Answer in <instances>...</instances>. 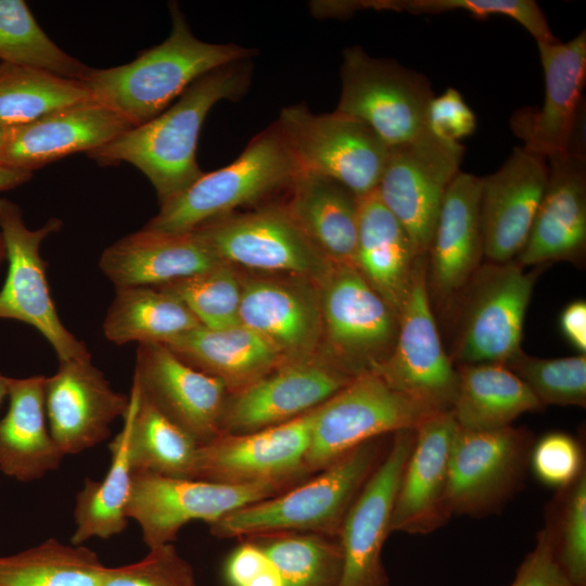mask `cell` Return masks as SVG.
<instances>
[{
  "instance_id": "6da1fadb",
  "label": "cell",
  "mask_w": 586,
  "mask_h": 586,
  "mask_svg": "<svg viewBox=\"0 0 586 586\" xmlns=\"http://www.w3.org/2000/svg\"><path fill=\"white\" fill-rule=\"evenodd\" d=\"M250 78L246 61L214 69L192 82L160 115L87 154L100 165H133L150 180L163 204L204 174L196 148L206 115L219 101L239 99Z\"/></svg>"
},
{
  "instance_id": "7a4b0ae2",
  "label": "cell",
  "mask_w": 586,
  "mask_h": 586,
  "mask_svg": "<svg viewBox=\"0 0 586 586\" xmlns=\"http://www.w3.org/2000/svg\"><path fill=\"white\" fill-rule=\"evenodd\" d=\"M169 9L171 29L162 43L142 51L130 63L91 68L82 80L93 100L133 127L160 115L203 75L258 53L234 43L202 41L191 31L179 7L170 4Z\"/></svg>"
},
{
  "instance_id": "3957f363",
  "label": "cell",
  "mask_w": 586,
  "mask_h": 586,
  "mask_svg": "<svg viewBox=\"0 0 586 586\" xmlns=\"http://www.w3.org/2000/svg\"><path fill=\"white\" fill-rule=\"evenodd\" d=\"M392 435L367 441L302 483L209 524L217 538L278 532L339 537L345 518L388 450Z\"/></svg>"
},
{
  "instance_id": "277c9868",
  "label": "cell",
  "mask_w": 586,
  "mask_h": 586,
  "mask_svg": "<svg viewBox=\"0 0 586 586\" xmlns=\"http://www.w3.org/2000/svg\"><path fill=\"white\" fill-rule=\"evenodd\" d=\"M300 171L277 124L255 136L228 166L203 174L189 188L161 204L144 228L168 233L198 227L233 214L282 189Z\"/></svg>"
},
{
  "instance_id": "5b68a950",
  "label": "cell",
  "mask_w": 586,
  "mask_h": 586,
  "mask_svg": "<svg viewBox=\"0 0 586 586\" xmlns=\"http://www.w3.org/2000/svg\"><path fill=\"white\" fill-rule=\"evenodd\" d=\"M341 81L335 112L368 125L388 148L429 132L428 111L434 93L423 74L349 47L343 52Z\"/></svg>"
},
{
  "instance_id": "8992f818",
  "label": "cell",
  "mask_w": 586,
  "mask_h": 586,
  "mask_svg": "<svg viewBox=\"0 0 586 586\" xmlns=\"http://www.w3.org/2000/svg\"><path fill=\"white\" fill-rule=\"evenodd\" d=\"M440 412L365 371L315 409L305 466L310 475L372 438L416 429Z\"/></svg>"
},
{
  "instance_id": "52a82bcc",
  "label": "cell",
  "mask_w": 586,
  "mask_h": 586,
  "mask_svg": "<svg viewBox=\"0 0 586 586\" xmlns=\"http://www.w3.org/2000/svg\"><path fill=\"white\" fill-rule=\"evenodd\" d=\"M276 124L300 170L334 180L357 198L378 188L390 148L361 120L298 104L283 107Z\"/></svg>"
},
{
  "instance_id": "ba28073f",
  "label": "cell",
  "mask_w": 586,
  "mask_h": 586,
  "mask_svg": "<svg viewBox=\"0 0 586 586\" xmlns=\"http://www.w3.org/2000/svg\"><path fill=\"white\" fill-rule=\"evenodd\" d=\"M533 437L512 425L491 431L457 428L445 494L447 514L482 518L501 511L522 487Z\"/></svg>"
},
{
  "instance_id": "9c48e42d",
  "label": "cell",
  "mask_w": 586,
  "mask_h": 586,
  "mask_svg": "<svg viewBox=\"0 0 586 586\" xmlns=\"http://www.w3.org/2000/svg\"><path fill=\"white\" fill-rule=\"evenodd\" d=\"M62 225V220L50 218L41 228L31 230L21 208L0 199V233L9 264L0 290V319L34 327L53 347L59 362L91 357L85 343L67 330L58 315L46 276L48 264L40 254L43 240Z\"/></svg>"
},
{
  "instance_id": "30bf717a",
  "label": "cell",
  "mask_w": 586,
  "mask_h": 586,
  "mask_svg": "<svg viewBox=\"0 0 586 586\" xmlns=\"http://www.w3.org/2000/svg\"><path fill=\"white\" fill-rule=\"evenodd\" d=\"M370 371L391 388L434 410H451L458 374L443 348L432 313L425 256L417 258L410 286L398 315L394 346Z\"/></svg>"
},
{
  "instance_id": "8fae6325",
  "label": "cell",
  "mask_w": 586,
  "mask_h": 586,
  "mask_svg": "<svg viewBox=\"0 0 586 586\" xmlns=\"http://www.w3.org/2000/svg\"><path fill=\"white\" fill-rule=\"evenodd\" d=\"M289 488L275 483L230 485L135 473L126 515L139 524L142 540L150 549L176 540L189 522L204 521L209 525L233 510Z\"/></svg>"
},
{
  "instance_id": "7c38bea8",
  "label": "cell",
  "mask_w": 586,
  "mask_h": 586,
  "mask_svg": "<svg viewBox=\"0 0 586 586\" xmlns=\"http://www.w3.org/2000/svg\"><path fill=\"white\" fill-rule=\"evenodd\" d=\"M319 284L322 334L333 361L353 375L370 371L391 353L398 315L356 267L332 265Z\"/></svg>"
},
{
  "instance_id": "4fadbf2b",
  "label": "cell",
  "mask_w": 586,
  "mask_h": 586,
  "mask_svg": "<svg viewBox=\"0 0 586 586\" xmlns=\"http://www.w3.org/2000/svg\"><path fill=\"white\" fill-rule=\"evenodd\" d=\"M464 148L430 131L390 148L377 193L406 229L418 257L432 241L448 186L460 171Z\"/></svg>"
},
{
  "instance_id": "5bb4252c",
  "label": "cell",
  "mask_w": 586,
  "mask_h": 586,
  "mask_svg": "<svg viewBox=\"0 0 586 586\" xmlns=\"http://www.w3.org/2000/svg\"><path fill=\"white\" fill-rule=\"evenodd\" d=\"M192 232L229 265L289 272L320 283L332 264L310 243L283 205L231 214Z\"/></svg>"
},
{
  "instance_id": "9a60e30c",
  "label": "cell",
  "mask_w": 586,
  "mask_h": 586,
  "mask_svg": "<svg viewBox=\"0 0 586 586\" xmlns=\"http://www.w3.org/2000/svg\"><path fill=\"white\" fill-rule=\"evenodd\" d=\"M316 408L279 425L221 434L199 446L191 479L230 485L302 483L310 476L305 456Z\"/></svg>"
},
{
  "instance_id": "2e32d148",
  "label": "cell",
  "mask_w": 586,
  "mask_h": 586,
  "mask_svg": "<svg viewBox=\"0 0 586 586\" xmlns=\"http://www.w3.org/2000/svg\"><path fill=\"white\" fill-rule=\"evenodd\" d=\"M535 278L512 260L489 263L474 273L456 351L460 365L506 366L523 353V324Z\"/></svg>"
},
{
  "instance_id": "e0dca14e",
  "label": "cell",
  "mask_w": 586,
  "mask_h": 586,
  "mask_svg": "<svg viewBox=\"0 0 586 586\" xmlns=\"http://www.w3.org/2000/svg\"><path fill=\"white\" fill-rule=\"evenodd\" d=\"M355 377L331 361L284 362L228 395L220 432L244 434L293 420L324 403Z\"/></svg>"
},
{
  "instance_id": "ac0fdd59",
  "label": "cell",
  "mask_w": 586,
  "mask_h": 586,
  "mask_svg": "<svg viewBox=\"0 0 586 586\" xmlns=\"http://www.w3.org/2000/svg\"><path fill=\"white\" fill-rule=\"evenodd\" d=\"M415 440V429L393 433L387 453L349 509L339 536L343 565L337 586H390L382 549Z\"/></svg>"
},
{
  "instance_id": "d6986e66",
  "label": "cell",
  "mask_w": 586,
  "mask_h": 586,
  "mask_svg": "<svg viewBox=\"0 0 586 586\" xmlns=\"http://www.w3.org/2000/svg\"><path fill=\"white\" fill-rule=\"evenodd\" d=\"M132 383L142 397L200 446L221 434L227 386L218 378L186 364L165 344L138 345Z\"/></svg>"
},
{
  "instance_id": "ffe728a7",
  "label": "cell",
  "mask_w": 586,
  "mask_h": 586,
  "mask_svg": "<svg viewBox=\"0 0 586 586\" xmlns=\"http://www.w3.org/2000/svg\"><path fill=\"white\" fill-rule=\"evenodd\" d=\"M537 47L545 78L543 105L517 111L510 126L525 149L548 160L568 153L585 116L586 31L568 42H537Z\"/></svg>"
},
{
  "instance_id": "44dd1931",
  "label": "cell",
  "mask_w": 586,
  "mask_h": 586,
  "mask_svg": "<svg viewBox=\"0 0 586 586\" xmlns=\"http://www.w3.org/2000/svg\"><path fill=\"white\" fill-rule=\"evenodd\" d=\"M129 395L116 392L90 358L60 362L46 377L44 408L50 433L64 456L104 442L128 409Z\"/></svg>"
},
{
  "instance_id": "7402d4cb",
  "label": "cell",
  "mask_w": 586,
  "mask_h": 586,
  "mask_svg": "<svg viewBox=\"0 0 586 586\" xmlns=\"http://www.w3.org/2000/svg\"><path fill=\"white\" fill-rule=\"evenodd\" d=\"M131 128L118 113L91 99L5 128L0 165L33 173L67 155L99 149Z\"/></svg>"
},
{
  "instance_id": "603a6c76",
  "label": "cell",
  "mask_w": 586,
  "mask_h": 586,
  "mask_svg": "<svg viewBox=\"0 0 586 586\" xmlns=\"http://www.w3.org/2000/svg\"><path fill=\"white\" fill-rule=\"evenodd\" d=\"M548 180V162L514 148L504 165L482 178L483 254L492 264L511 262L524 247Z\"/></svg>"
},
{
  "instance_id": "cb8c5ba5",
  "label": "cell",
  "mask_w": 586,
  "mask_h": 586,
  "mask_svg": "<svg viewBox=\"0 0 586 586\" xmlns=\"http://www.w3.org/2000/svg\"><path fill=\"white\" fill-rule=\"evenodd\" d=\"M457 428L448 410L430 416L415 429V444L394 500L391 533L428 534L448 521L445 494Z\"/></svg>"
},
{
  "instance_id": "d4e9b609",
  "label": "cell",
  "mask_w": 586,
  "mask_h": 586,
  "mask_svg": "<svg viewBox=\"0 0 586 586\" xmlns=\"http://www.w3.org/2000/svg\"><path fill=\"white\" fill-rule=\"evenodd\" d=\"M240 323L271 345L284 362L314 359L322 335L319 293L302 281H242Z\"/></svg>"
},
{
  "instance_id": "484cf974",
  "label": "cell",
  "mask_w": 586,
  "mask_h": 586,
  "mask_svg": "<svg viewBox=\"0 0 586 586\" xmlns=\"http://www.w3.org/2000/svg\"><path fill=\"white\" fill-rule=\"evenodd\" d=\"M548 180L527 241L523 266L579 259L586 247V157L563 153L547 160Z\"/></svg>"
},
{
  "instance_id": "4316f807",
  "label": "cell",
  "mask_w": 586,
  "mask_h": 586,
  "mask_svg": "<svg viewBox=\"0 0 586 586\" xmlns=\"http://www.w3.org/2000/svg\"><path fill=\"white\" fill-rule=\"evenodd\" d=\"M220 263L194 232L168 233L143 228L107 246L99 267L115 285L160 286L208 270Z\"/></svg>"
},
{
  "instance_id": "83f0119b",
  "label": "cell",
  "mask_w": 586,
  "mask_h": 586,
  "mask_svg": "<svg viewBox=\"0 0 586 586\" xmlns=\"http://www.w3.org/2000/svg\"><path fill=\"white\" fill-rule=\"evenodd\" d=\"M482 178L459 171L448 186L432 237L430 280L441 298L469 283L483 254Z\"/></svg>"
},
{
  "instance_id": "f1b7e54d",
  "label": "cell",
  "mask_w": 586,
  "mask_h": 586,
  "mask_svg": "<svg viewBox=\"0 0 586 586\" xmlns=\"http://www.w3.org/2000/svg\"><path fill=\"white\" fill-rule=\"evenodd\" d=\"M283 205L310 243L332 264L356 267L358 198L341 183L300 170Z\"/></svg>"
},
{
  "instance_id": "f546056e",
  "label": "cell",
  "mask_w": 586,
  "mask_h": 586,
  "mask_svg": "<svg viewBox=\"0 0 586 586\" xmlns=\"http://www.w3.org/2000/svg\"><path fill=\"white\" fill-rule=\"evenodd\" d=\"M44 375L11 378L9 408L0 420V471L33 482L59 469L65 457L46 424Z\"/></svg>"
},
{
  "instance_id": "4dcf8cb0",
  "label": "cell",
  "mask_w": 586,
  "mask_h": 586,
  "mask_svg": "<svg viewBox=\"0 0 586 586\" xmlns=\"http://www.w3.org/2000/svg\"><path fill=\"white\" fill-rule=\"evenodd\" d=\"M418 256L399 220L377 190L358 198L356 268L399 315Z\"/></svg>"
},
{
  "instance_id": "1f68e13d",
  "label": "cell",
  "mask_w": 586,
  "mask_h": 586,
  "mask_svg": "<svg viewBox=\"0 0 586 586\" xmlns=\"http://www.w3.org/2000/svg\"><path fill=\"white\" fill-rule=\"evenodd\" d=\"M181 360L238 392L284 364L264 339L242 326L199 327L165 343Z\"/></svg>"
},
{
  "instance_id": "d6a6232c",
  "label": "cell",
  "mask_w": 586,
  "mask_h": 586,
  "mask_svg": "<svg viewBox=\"0 0 586 586\" xmlns=\"http://www.w3.org/2000/svg\"><path fill=\"white\" fill-rule=\"evenodd\" d=\"M451 413L460 429L491 431L510 426L543 406L526 384L501 364L460 365Z\"/></svg>"
},
{
  "instance_id": "836d02e7",
  "label": "cell",
  "mask_w": 586,
  "mask_h": 586,
  "mask_svg": "<svg viewBox=\"0 0 586 586\" xmlns=\"http://www.w3.org/2000/svg\"><path fill=\"white\" fill-rule=\"evenodd\" d=\"M202 327L173 293L154 286L116 288L102 330L110 342L167 343Z\"/></svg>"
},
{
  "instance_id": "e575fe53",
  "label": "cell",
  "mask_w": 586,
  "mask_h": 586,
  "mask_svg": "<svg viewBox=\"0 0 586 586\" xmlns=\"http://www.w3.org/2000/svg\"><path fill=\"white\" fill-rule=\"evenodd\" d=\"M129 397L126 416L129 421L128 454L132 474L191 479L200 445L142 397L135 383Z\"/></svg>"
},
{
  "instance_id": "d590c367",
  "label": "cell",
  "mask_w": 586,
  "mask_h": 586,
  "mask_svg": "<svg viewBox=\"0 0 586 586\" xmlns=\"http://www.w3.org/2000/svg\"><path fill=\"white\" fill-rule=\"evenodd\" d=\"M122 431L109 444L111 463L100 481L86 479L74 507L75 531L71 544L82 545L91 538L109 539L128 526L126 507L130 497L132 472L129 463V421L125 413Z\"/></svg>"
},
{
  "instance_id": "8d00e7d4",
  "label": "cell",
  "mask_w": 586,
  "mask_h": 586,
  "mask_svg": "<svg viewBox=\"0 0 586 586\" xmlns=\"http://www.w3.org/2000/svg\"><path fill=\"white\" fill-rule=\"evenodd\" d=\"M105 568L90 548L48 538L0 556V586H100Z\"/></svg>"
},
{
  "instance_id": "74e56055",
  "label": "cell",
  "mask_w": 586,
  "mask_h": 586,
  "mask_svg": "<svg viewBox=\"0 0 586 586\" xmlns=\"http://www.w3.org/2000/svg\"><path fill=\"white\" fill-rule=\"evenodd\" d=\"M91 99L81 80L35 67L0 63V126L3 128L29 123Z\"/></svg>"
},
{
  "instance_id": "f35d334b",
  "label": "cell",
  "mask_w": 586,
  "mask_h": 586,
  "mask_svg": "<svg viewBox=\"0 0 586 586\" xmlns=\"http://www.w3.org/2000/svg\"><path fill=\"white\" fill-rule=\"evenodd\" d=\"M258 546L278 570L282 586H337L343 565L339 537L278 532L243 537Z\"/></svg>"
},
{
  "instance_id": "ab89813d",
  "label": "cell",
  "mask_w": 586,
  "mask_h": 586,
  "mask_svg": "<svg viewBox=\"0 0 586 586\" xmlns=\"http://www.w3.org/2000/svg\"><path fill=\"white\" fill-rule=\"evenodd\" d=\"M0 59L81 81L91 69L46 35L23 0H0Z\"/></svg>"
},
{
  "instance_id": "60d3db41",
  "label": "cell",
  "mask_w": 586,
  "mask_h": 586,
  "mask_svg": "<svg viewBox=\"0 0 586 586\" xmlns=\"http://www.w3.org/2000/svg\"><path fill=\"white\" fill-rule=\"evenodd\" d=\"M227 263L173 282L154 286L176 295L202 327L226 329L240 324L242 280Z\"/></svg>"
},
{
  "instance_id": "b9f144b4",
  "label": "cell",
  "mask_w": 586,
  "mask_h": 586,
  "mask_svg": "<svg viewBox=\"0 0 586 586\" xmlns=\"http://www.w3.org/2000/svg\"><path fill=\"white\" fill-rule=\"evenodd\" d=\"M548 528L556 558L573 586L586 584V474L558 491Z\"/></svg>"
},
{
  "instance_id": "7bdbcfd3",
  "label": "cell",
  "mask_w": 586,
  "mask_h": 586,
  "mask_svg": "<svg viewBox=\"0 0 586 586\" xmlns=\"http://www.w3.org/2000/svg\"><path fill=\"white\" fill-rule=\"evenodd\" d=\"M532 391L542 406L586 405V356L537 358L521 353L506 365Z\"/></svg>"
},
{
  "instance_id": "ee69618b",
  "label": "cell",
  "mask_w": 586,
  "mask_h": 586,
  "mask_svg": "<svg viewBox=\"0 0 586 586\" xmlns=\"http://www.w3.org/2000/svg\"><path fill=\"white\" fill-rule=\"evenodd\" d=\"M361 9L393 10L412 14H437L449 11H464L476 18L502 15L523 26L536 42L553 43V36L547 18L533 0H373L360 1Z\"/></svg>"
},
{
  "instance_id": "f6af8a7d",
  "label": "cell",
  "mask_w": 586,
  "mask_h": 586,
  "mask_svg": "<svg viewBox=\"0 0 586 586\" xmlns=\"http://www.w3.org/2000/svg\"><path fill=\"white\" fill-rule=\"evenodd\" d=\"M100 586H198L190 563L173 543L149 549L141 560L106 566Z\"/></svg>"
},
{
  "instance_id": "bcb514c9",
  "label": "cell",
  "mask_w": 586,
  "mask_h": 586,
  "mask_svg": "<svg viewBox=\"0 0 586 586\" xmlns=\"http://www.w3.org/2000/svg\"><path fill=\"white\" fill-rule=\"evenodd\" d=\"M530 466L542 483L558 491L571 485L585 472L579 443L563 432L548 433L536 442Z\"/></svg>"
},
{
  "instance_id": "7dc6e473",
  "label": "cell",
  "mask_w": 586,
  "mask_h": 586,
  "mask_svg": "<svg viewBox=\"0 0 586 586\" xmlns=\"http://www.w3.org/2000/svg\"><path fill=\"white\" fill-rule=\"evenodd\" d=\"M429 131L435 137L450 142L470 136L476 128V117L464 102L461 93L448 88L431 100L428 111Z\"/></svg>"
},
{
  "instance_id": "c3c4849f",
  "label": "cell",
  "mask_w": 586,
  "mask_h": 586,
  "mask_svg": "<svg viewBox=\"0 0 586 586\" xmlns=\"http://www.w3.org/2000/svg\"><path fill=\"white\" fill-rule=\"evenodd\" d=\"M510 586H573L558 563L546 526L537 534L535 547L521 563Z\"/></svg>"
},
{
  "instance_id": "681fc988",
  "label": "cell",
  "mask_w": 586,
  "mask_h": 586,
  "mask_svg": "<svg viewBox=\"0 0 586 586\" xmlns=\"http://www.w3.org/2000/svg\"><path fill=\"white\" fill-rule=\"evenodd\" d=\"M560 329L571 345L579 352H586V303L577 300L570 303L561 313Z\"/></svg>"
},
{
  "instance_id": "f907efd6",
  "label": "cell",
  "mask_w": 586,
  "mask_h": 586,
  "mask_svg": "<svg viewBox=\"0 0 586 586\" xmlns=\"http://www.w3.org/2000/svg\"><path fill=\"white\" fill-rule=\"evenodd\" d=\"M33 177V173L0 165V191L14 189Z\"/></svg>"
},
{
  "instance_id": "816d5d0a",
  "label": "cell",
  "mask_w": 586,
  "mask_h": 586,
  "mask_svg": "<svg viewBox=\"0 0 586 586\" xmlns=\"http://www.w3.org/2000/svg\"><path fill=\"white\" fill-rule=\"evenodd\" d=\"M245 586H282V581L275 564H269Z\"/></svg>"
},
{
  "instance_id": "f5cc1de1",
  "label": "cell",
  "mask_w": 586,
  "mask_h": 586,
  "mask_svg": "<svg viewBox=\"0 0 586 586\" xmlns=\"http://www.w3.org/2000/svg\"><path fill=\"white\" fill-rule=\"evenodd\" d=\"M10 381H11V378L5 377V375L0 373V405H1L2 400L9 394Z\"/></svg>"
},
{
  "instance_id": "db71d44e",
  "label": "cell",
  "mask_w": 586,
  "mask_h": 586,
  "mask_svg": "<svg viewBox=\"0 0 586 586\" xmlns=\"http://www.w3.org/2000/svg\"><path fill=\"white\" fill-rule=\"evenodd\" d=\"M7 259V250H5V244H4V240L0 233V264Z\"/></svg>"
},
{
  "instance_id": "11a10c76",
  "label": "cell",
  "mask_w": 586,
  "mask_h": 586,
  "mask_svg": "<svg viewBox=\"0 0 586 586\" xmlns=\"http://www.w3.org/2000/svg\"><path fill=\"white\" fill-rule=\"evenodd\" d=\"M4 129L3 127L0 126V144L2 142V139H3V136H4Z\"/></svg>"
}]
</instances>
